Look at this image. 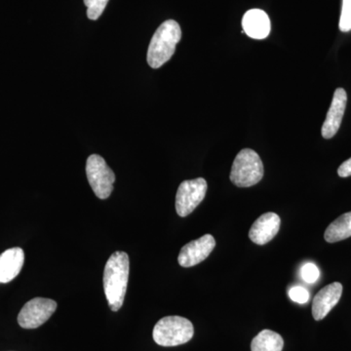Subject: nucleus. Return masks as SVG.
<instances>
[{
	"mask_svg": "<svg viewBox=\"0 0 351 351\" xmlns=\"http://www.w3.org/2000/svg\"><path fill=\"white\" fill-rule=\"evenodd\" d=\"M130 261L125 252L117 251L110 256L104 270V291L108 306L119 311L125 299Z\"/></svg>",
	"mask_w": 351,
	"mask_h": 351,
	"instance_id": "f257e3e1",
	"label": "nucleus"
},
{
	"mask_svg": "<svg viewBox=\"0 0 351 351\" xmlns=\"http://www.w3.org/2000/svg\"><path fill=\"white\" fill-rule=\"evenodd\" d=\"M182 38L181 27L174 20H167L154 32L149 50L147 63L152 69H159L174 55L176 46Z\"/></svg>",
	"mask_w": 351,
	"mask_h": 351,
	"instance_id": "f03ea898",
	"label": "nucleus"
},
{
	"mask_svg": "<svg viewBox=\"0 0 351 351\" xmlns=\"http://www.w3.org/2000/svg\"><path fill=\"white\" fill-rule=\"evenodd\" d=\"M195 334L193 323L181 316H167L156 323L154 328V341L161 346L184 345Z\"/></svg>",
	"mask_w": 351,
	"mask_h": 351,
	"instance_id": "7ed1b4c3",
	"label": "nucleus"
},
{
	"mask_svg": "<svg viewBox=\"0 0 351 351\" xmlns=\"http://www.w3.org/2000/svg\"><path fill=\"white\" fill-rule=\"evenodd\" d=\"M263 172V161L257 152L244 149L233 161L230 181L239 188H250L261 182Z\"/></svg>",
	"mask_w": 351,
	"mask_h": 351,
	"instance_id": "20e7f679",
	"label": "nucleus"
},
{
	"mask_svg": "<svg viewBox=\"0 0 351 351\" xmlns=\"http://www.w3.org/2000/svg\"><path fill=\"white\" fill-rule=\"evenodd\" d=\"M86 174L88 182L97 197L100 199L110 197L113 191L115 175L103 157L98 154H92L88 157Z\"/></svg>",
	"mask_w": 351,
	"mask_h": 351,
	"instance_id": "39448f33",
	"label": "nucleus"
},
{
	"mask_svg": "<svg viewBox=\"0 0 351 351\" xmlns=\"http://www.w3.org/2000/svg\"><path fill=\"white\" fill-rule=\"evenodd\" d=\"M207 182L203 178L182 182L176 195V211L180 217H186L195 211L207 193Z\"/></svg>",
	"mask_w": 351,
	"mask_h": 351,
	"instance_id": "423d86ee",
	"label": "nucleus"
},
{
	"mask_svg": "<svg viewBox=\"0 0 351 351\" xmlns=\"http://www.w3.org/2000/svg\"><path fill=\"white\" fill-rule=\"evenodd\" d=\"M57 309V302L45 298H34L21 309L18 323L24 329H36L43 325Z\"/></svg>",
	"mask_w": 351,
	"mask_h": 351,
	"instance_id": "0eeeda50",
	"label": "nucleus"
},
{
	"mask_svg": "<svg viewBox=\"0 0 351 351\" xmlns=\"http://www.w3.org/2000/svg\"><path fill=\"white\" fill-rule=\"evenodd\" d=\"M215 246L216 241L211 234L203 235L200 239L193 240L182 247L178 262L182 267H195L209 257Z\"/></svg>",
	"mask_w": 351,
	"mask_h": 351,
	"instance_id": "6e6552de",
	"label": "nucleus"
},
{
	"mask_svg": "<svg viewBox=\"0 0 351 351\" xmlns=\"http://www.w3.org/2000/svg\"><path fill=\"white\" fill-rule=\"evenodd\" d=\"M346 101H348V95L343 88H338L335 91L331 107L326 115L324 123H323L321 133L324 138H332L338 133L341 121H343V114H345Z\"/></svg>",
	"mask_w": 351,
	"mask_h": 351,
	"instance_id": "1a4fd4ad",
	"label": "nucleus"
},
{
	"mask_svg": "<svg viewBox=\"0 0 351 351\" xmlns=\"http://www.w3.org/2000/svg\"><path fill=\"white\" fill-rule=\"evenodd\" d=\"M343 294V285L339 282L330 284L314 297L313 302V316L316 321L324 319L328 313L338 304Z\"/></svg>",
	"mask_w": 351,
	"mask_h": 351,
	"instance_id": "9d476101",
	"label": "nucleus"
},
{
	"mask_svg": "<svg viewBox=\"0 0 351 351\" xmlns=\"http://www.w3.org/2000/svg\"><path fill=\"white\" fill-rule=\"evenodd\" d=\"M280 217L269 212L256 219L249 232V239L255 244L265 245L276 237L280 228Z\"/></svg>",
	"mask_w": 351,
	"mask_h": 351,
	"instance_id": "9b49d317",
	"label": "nucleus"
},
{
	"mask_svg": "<svg viewBox=\"0 0 351 351\" xmlns=\"http://www.w3.org/2000/svg\"><path fill=\"white\" fill-rule=\"evenodd\" d=\"M243 32L253 39H265L270 32V20L267 14L261 9H251L242 19Z\"/></svg>",
	"mask_w": 351,
	"mask_h": 351,
	"instance_id": "f8f14e48",
	"label": "nucleus"
},
{
	"mask_svg": "<svg viewBox=\"0 0 351 351\" xmlns=\"http://www.w3.org/2000/svg\"><path fill=\"white\" fill-rule=\"evenodd\" d=\"M25 253L19 247L8 249L0 255V283H9L23 269Z\"/></svg>",
	"mask_w": 351,
	"mask_h": 351,
	"instance_id": "ddd939ff",
	"label": "nucleus"
},
{
	"mask_svg": "<svg viewBox=\"0 0 351 351\" xmlns=\"http://www.w3.org/2000/svg\"><path fill=\"white\" fill-rule=\"evenodd\" d=\"M348 237H351V212L335 219L324 233V239L328 243H336Z\"/></svg>",
	"mask_w": 351,
	"mask_h": 351,
	"instance_id": "4468645a",
	"label": "nucleus"
},
{
	"mask_svg": "<svg viewBox=\"0 0 351 351\" xmlns=\"http://www.w3.org/2000/svg\"><path fill=\"white\" fill-rule=\"evenodd\" d=\"M284 341L280 335L270 330H263L253 339L252 351H282Z\"/></svg>",
	"mask_w": 351,
	"mask_h": 351,
	"instance_id": "2eb2a0df",
	"label": "nucleus"
},
{
	"mask_svg": "<svg viewBox=\"0 0 351 351\" xmlns=\"http://www.w3.org/2000/svg\"><path fill=\"white\" fill-rule=\"evenodd\" d=\"M110 0H84L87 6V16L90 20L96 21L101 17Z\"/></svg>",
	"mask_w": 351,
	"mask_h": 351,
	"instance_id": "dca6fc26",
	"label": "nucleus"
},
{
	"mask_svg": "<svg viewBox=\"0 0 351 351\" xmlns=\"http://www.w3.org/2000/svg\"><path fill=\"white\" fill-rule=\"evenodd\" d=\"M339 29L343 32L351 31V0H343Z\"/></svg>",
	"mask_w": 351,
	"mask_h": 351,
	"instance_id": "f3484780",
	"label": "nucleus"
},
{
	"mask_svg": "<svg viewBox=\"0 0 351 351\" xmlns=\"http://www.w3.org/2000/svg\"><path fill=\"white\" fill-rule=\"evenodd\" d=\"M301 276L307 283H315L320 276L319 269L314 263H307L302 267Z\"/></svg>",
	"mask_w": 351,
	"mask_h": 351,
	"instance_id": "a211bd4d",
	"label": "nucleus"
},
{
	"mask_svg": "<svg viewBox=\"0 0 351 351\" xmlns=\"http://www.w3.org/2000/svg\"><path fill=\"white\" fill-rule=\"evenodd\" d=\"M289 297L293 302L304 304L308 302L309 293L306 288L302 287V286H295L289 290Z\"/></svg>",
	"mask_w": 351,
	"mask_h": 351,
	"instance_id": "6ab92c4d",
	"label": "nucleus"
},
{
	"mask_svg": "<svg viewBox=\"0 0 351 351\" xmlns=\"http://www.w3.org/2000/svg\"><path fill=\"white\" fill-rule=\"evenodd\" d=\"M338 174L341 178H348L351 176V157L345 161L338 169Z\"/></svg>",
	"mask_w": 351,
	"mask_h": 351,
	"instance_id": "aec40b11",
	"label": "nucleus"
}]
</instances>
